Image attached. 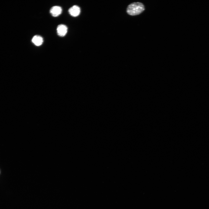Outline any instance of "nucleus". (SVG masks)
Returning a JSON list of instances; mask_svg holds the SVG:
<instances>
[{"mask_svg": "<svg viewBox=\"0 0 209 209\" xmlns=\"http://www.w3.org/2000/svg\"><path fill=\"white\" fill-rule=\"evenodd\" d=\"M32 41L35 45L39 46L42 44L43 40L41 36L39 35H35L33 37Z\"/></svg>", "mask_w": 209, "mask_h": 209, "instance_id": "obj_5", "label": "nucleus"}, {"mask_svg": "<svg viewBox=\"0 0 209 209\" xmlns=\"http://www.w3.org/2000/svg\"><path fill=\"white\" fill-rule=\"evenodd\" d=\"M67 30V27L66 25L62 24H60L57 28V34L60 37H64L66 34Z\"/></svg>", "mask_w": 209, "mask_h": 209, "instance_id": "obj_2", "label": "nucleus"}, {"mask_svg": "<svg viewBox=\"0 0 209 209\" xmlns=\"http://www.w3.org/2000/svg\"><path fill=\"white\" fill-rule=\"evenodd\" d=\"M62 11V9L61 7L58 6H55L51 8L50 12L53 16L56 17L60 15Z\"/></svg>", "mask_w": 209, "mask_h": 209, "instance_id": "obj_4", "label": "nucleus"}, {"mask_svg": "<svg viewBox=\"0 0 209 209\" xmlns=\"http://www.w3.org/2000/svg\"><path fill=\"white\" fill-rule=\"evenodd\" d=\"M69 14L72 16L75 17L79 15L80 12V7L74 5L70 8L69 10Z\"/></svg>", "mask_w": 209, "mask_h": 209, "instance_id": "obj_3", "label": "nucleus"}, {"mask_svg": "<svg viewBox=\"0 0 209 209\" xmlns=\"http://www.w3.org/2000/svg\"><path fill=\"white\" fill-rule=\"evenodd\" d=\"M145 9L144 6L142 3L139 2H134L128 6L127 12L130 15L135 16L140 14Z\"/></svg>", "mask_w": 209, "mask_h": 209, "instance_id": "obj_1", "label": "nucleus"}]
</instances>
